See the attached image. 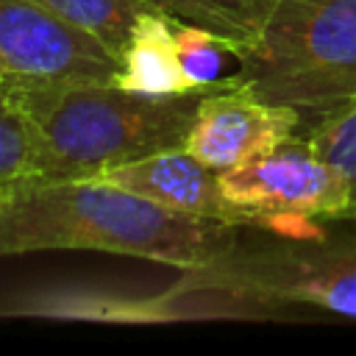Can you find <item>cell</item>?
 Segmentation results:
<instances>
[{
  "label": "cell",
  "instance_id": "cell-7",
  "mask_svg": "<svg viewBox=\"0 0 356 356\" xmlns=\"http://www.w3.org/2000/svg\"><path fill=\"white\" fill-rule=\"evenodd\" d=\"M300 122V111L256 97L236 75L231 86L203 95L184 147L220 172L278 147L295 136Z\"/></svg>",
  "mask_w": 356,
  "mask_h": 356
},
{
  "label": "cell",
  "instance_id": "cell-2",
  "mask_svg": "<svg viewBox=\"0 0 356 356\" xmlns=\"http://www.w3.org/2000/svg\"><path fill=\"white\" fill-rule=\"evenodd\" d=\"M8 81L33 131L36 181L92 178L117 164L181 147L203 95L214 92L139 95L114 81Z\"/></svg>",
  "mask_w": 356,
  "mask_h": 356
},
{
  "label": "cell",
  "instance_id": "cell-8",
  "mask_svg": "<svg viewBox=\"0 0 356 356\" xmlns=\"http://www.w3.org/2000/svg\"><path fill=\"white\" fill-rule=\"evenodd\" d=\"M92 178H103L117 186H125L164 209L181 211V214L220 220V222L239 225V228H267L270 225V214H259V211L242 209L234 200H228L225 192L220 189L217 170L197 161L184 145L117 164Z\"/></svg>",
  "mask_w": 356,
  "mask_h": 356
},
{
  "label": "cell",
  "instance_id": "cell-3",
  "mask_svg": "<svg viewBox=\"0 0 356 356\" xmlns=\"http://www.w3.org/2000/svg\"><path fill=\"white\" fill-rule=\"evenodd\" d=\"M314 220L273 217L270 228L239 239L200 270L184 273L172 298L225 292L259 303H309L356 320V234H323Z\"/></svg>",
  "mask_w": 356,
  "mask_h": 356
},
{
  "label": "cell",
  "instance_id": "cell-11",
  "mask_svg": "<svg viewBox=\"0 0 356 356\" xmlns=\"http://www.w3.org/2000/svg\"><path fill=\"white\" fill-rule=\"evenodd\" d=\"M70 25L95 36L111 53L122 56L136 19L153 6L145 0H36Z\"/></svg>",
  "mask_w": 356,
  "mask_h": 356
},
{
  "label": "cell",
  "instance_id": "cell-5",
  "mask_svg": "<svg viewBox=\"0 0 356 356\" xmlns=\"http://www.w3.org/2000/svg\"><path fill=\"white\" fill-rule=\"evenodd\" d=\"M217 181L228 200L259 214L345 220L350 206L345 175L298 134L245 164L220 170Z\"/></svg>",
  "mask_w": 356,
  "mask_h": 356
},
{
  "label": "cell",
  "instance_id": "cell-10",
  "mask_svg": "<svg viewBox=\"0 0 356 356\" xmlns=\"http://www.w3.org/2000/svg\"><path fill=\"white\" fill-rule=\"evenodd\" d=\"M145 3L181 22L200 25L228 39L239 56L259 39L275 0H145Z\"/></svg>",
  "mask_w": 356,
  "mask_h": 356
},
{
  "label": "cell",
  "instance_id": "cell-4",
  "mask_svg": "<svg viewBox=\"0 0 356 356\" xmlns=\"http://www.w3.org/2000/svg\"><path fill=\"white\" fill-rule=\"evenodd\" d=\"M236 61L256 97L317 122L356 97V0H275Z\"/></svg>",
  "mask_w": 356,
  "mask_h": 356
},
{
  "label": "cell",
  "instance_id": "cell-12",
  "mask_svg": "<svg viewBox=\"0 0 356 356\" xmlns=\"http://www.w3.org/2000/svg\"><path fill=\"white\" fill-rule=\"evenodd\" d=\"M36 172L33 131L17 103L11 81H0V195Z\"/></svg>",
  "mask_w": 356,
  "mask_h": 356
},
{
  "label": "cell",
  "instance_id": "cell-15",
  "mask_svg": "<svg viewBox=\"0 0 356 356\" xmlns=\"http://www.w3.org/2000/svg\"><path fill=\"white\" fill-rule=\"evenodd\" d=\"M0 81H6V70H3V64H0Z\"/></svg>",
  "mask_w": 356,
  "mask_h": 356
},
{
  "label": "cell",
  "instance_id": "cell-1",
  "mask_svg": "<svg viewBox=\"0 0 356 356\" xmlns=\"http://www.w3.org/2000/svg\"><path fill=\"white\" fill-rule=\"evenodd\" d=\"M239 231V225L164 209L103 178H31L0 195V256L103 250L189 273L222 256Z\"/></svg>",
  "mask_w": 356,
  "mask_h": 356
},
{
  "label": "cell",
  "instance_id": "cell-6",
  "mask_svg": "<svg viewBox=\"0 0 356 356\" xmlns=\"http://www.w3.org/2000/svg\"><path fill=\"white\" fill-rule=\"evenodd\" d=\"M6 78L39 83L114 81L120 56L36 0H0Z\"/></svg>",
  "mask_w": 356,
  "mask_h": 356
},
{
  "label": "cell",
  "instance_id": "cell-14",
  "mask_svg": "<svg viewBox=\"0 0 356 356\" xmlns=\"http://www.w3.org/2000/svg\"><path fill=\"white\" fill-rule=\"evenodd\" d=\"M309 142L328 164L345 175L350 186V206L345 220L356 222V97L320 117L309 131Z\"/></svg>",
  "mask_w": 356,
  "mask_h": 356
},
{
  "label": "cell",
  "instance_id": "cell-13",
  "mask_svg": "<svg viewBox=\"0 0 356 356\" xmlns=\"http://www.w3.org/2000/svg\"><path fill=\"white\" fill-rule=\"evenodd\" d=\"M175 44H178V61H181L184 78L192 89H217L231 83V78H220L222 58L236 56V47L228 39L200 25L175 19Z\"/></svg>",
  "mask_w": 356,
  "mask_h": 356
},
{
  "label": "cell",
  "instance_id": "cell-9",
  "mask_svg": "<svg viewBox=\"0 0 356 356\" xmlns=\"http://www.w3.org/2000/svg\"><path fill=\"white\" fill-rule=\"evenodd\" d=\"M114 83L139 95L200 92V89H192L184 78V70L178 61V44H175V17L159 8H150L136 19L131 39L120 56V72Z\"/></svg>",
  "mask_w": 356,
  "mask_h": 356
}]
</instances>
